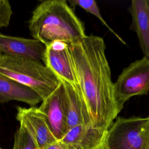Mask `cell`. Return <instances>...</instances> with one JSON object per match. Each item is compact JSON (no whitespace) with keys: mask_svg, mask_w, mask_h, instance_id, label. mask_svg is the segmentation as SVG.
<instances>
[{"mask_svg":"<svg viewBox=\"0 0 149 149\" xmlns=\"http://www.w3.org/2000/svg\"><path fill=\"white\" fill-rule=\"evenodd\" d=\"M45 45L34 38H26L0 33V52L16 56L42 61Z\"/></svg>","mask_w":149,"mask_h":149,"instance_id":"cell-10","label":"cell"},{"mask_svg":"<svg viewBox=\"0 0 149 149\" xmlns=\"http://www.w3.org/2000/svg\"><path fill=\"white\" fill-rule=\"evenodd\" d=\"M42 149H76L73 146L67 144L61 140H58L50 144L47 145Z\"/></svg>","mask_w":149,"mask_h":149,"instance_id":"cell-17","label":"cell"},{"mask_svg":"<svg viewBox=\"0 0 149 149\" xmlns=\"http://www.w3.org/2000/svg\"><path fill=\"white\" fill-rule=\"evenodd\" d=\"M149 92V59L143 56L125 68L113 84L114 98L121 111L125 103Z\"/></svg>","mask_w":149,"mask_h":149,"instance_id":"cell-5","label":"cell"},{"mask_svg":"<svg viewBox=\"0 0 149 149\" xmlns=\"http://www.w3.org/2000/svg\"><path fill=\"white\" fill-rule=\"evenodd\" d=\"M29 30L44 45L55 41L70 44L87 35L83 23L65 0L40 2L29 21Z\"/></svg>","mask_w":149,"mask_h":149,"instance_id":"cell-2","label":"cell"},{"mask_svg":"<svg viewBox=\"0 0 149 149\" xmlns=\"http://www.w3.org/2000/svg\"><path fill=\"white\" fill-rule=\"evenodd\" d=\"M16 119L31 132L38 149H42L57 139L52 133L42 112L36 107L28 108L17 107Z\"/></svg>","mask_w":149,"mask_h":149,"instance_id":"cell-8","label":"cell"},{"mask_svg":"<svg viewBox=\"0 0 149 149\" xmlns=\"http://www.w3.org/2000/svg\"><path fill=\"white\" fill-rule=\"evenodd\" d=\"M38 109L44 114L53 135L61 140L67 132L65 88L62 81L57 88L42 101Z\"/></svg>","mask_w":149,"mask_h":149,"instance_id":"cell-7","label":"cell"},{"mask_svg":"<svg viewBox=\"0 0 149 149\" xmlns=\"http://www.w3.org/2000/svg\"><path fill=\"white\" fill-rule=\"evenodd\" d=\"M69 3L72 5V6H80V8L85 10L86 12L95 16L105 27H107V28L110 31H111L112 34H113L116 36V37L121 42H122L124 44H126L124 40L110 27V26L107 24L105 19L102 17L100 12V9L98 6L96 1L94 0H72L69 1Z\"/></svg>","mask_w":149,"mask_h":149,"instance_id":"cell-15","label":"cell"},{"mask_svg":"<svg viewBox=\"0 0 149 149\" xmlns=\"http://www.w3.org/2000/svg\"><path fill=\"white\" fill-rule=\"evenodd\" d=\"M14 137L13 149H38L33 135L23 123H20Z\"/></svg>","mask_w":149,"mask_h":149,"instance_id":"cell-14","label":"cell"},{"mask_svg":"<svg viewBox=\"0 0 149 149\" xmlns=\"http://www.w3.org/2000/svg\"><path fill=\"white\" fill-rule=\"evenodd\" d=\"M128 10L132 20L130 29L137 36L144 56L149 59V0H133Z\"/></svg>","mask_w":149,"mask_h":149,"instance_id":"cell-11","label":"cell"},{"mask_svg":"<svg viewBox=\"0 0 149 149\" xmlns=\"http://www.w3.org/2000/svg\"><path fill=\"white\" fill-rule=\"evenodd\" d=\"M149 116L118 117L108 130L104 149H146Z\"/></svg>","mask_w":149,"mask_h":149,"instance_id":"cell-4","label":"cell"},{"mask_svg":"<svg viewBox=\"0 0 149 149\" xmlns=\"http://www.w3.org/2000/svg\"><path fill=\"white\" fill-rule=\"evenodd\" d=\"M62 81L66 98L67 131L79 125H91L87 107L79 90L68 82Z\"/></svg>","mask_w":149,"mask_h":149,"instance_id":"cell-12","label":"cell"},{"mask_svg":"<svg viewBox=\"0 0 149 149\" xmlns=\"http://www.w3.org/2000/svg\"><path fill=\"white\" fill-rule=\"evenodd\" d=\"M146 149H149V138H148V140L147 145V147H146Z\"/></svg>","mask_w":149,"mask_h":149,"instance_id":"cell-18","label":"cell"},{"mask_svg":"<svg viewBox=\"0 0 149 149\" xmlns=\"http://www.w3.org/2000/svg\"><path fill=\"white\" fill-rule=\"evenodd\" d=\"M0 149H2V148H0Z\"/></svg>","mask_w":149,"mask_h":149,"instance_id":"cell-19","label":"cell"},{"mask_svg":"<svg viewBox=\"0 0 149 149\" xmlns=\"http://www.w3.org/2000/svg\"><path fill=\"white\" fill-rule=\"evenodd\" d=\"M80 94L93 126L108 130L118 116L105 44L99 36L86 35L69 44Z\"/></svg>","mask_w":149,"mask_h":149,"instance_id":"cell-1","label":"cell"},{"mask_svg":"<svg viewBox=\"0 0 149 149\" xmlns=\"http://www.w3.org/2000/svg\"><path fill=\"white\" fill-rule=\"evenodd\" d=\"M12 15L10 2L8 0H0V28L8 26Z\"/></svg>","mask_w":149,"mask_h":149,"instance_id":"cell-16","label":"cell"},{"mask_svg":"<svg viewBox=\"0 0 149 149\" xmlns=\"http://www.w3.org/2000/svg\"><path fill=\"white\" fill-rule=\"evenodd\" d=\"M0 74L30 88L38 94L42 101L48 97L62 82L41 61L1 52Z\"/></svg>","mask_w":149,"mask_h":149,"instance_id":"cell-3","label":"cell"},{"mask_svg":"<svg viewBox=\"0 0 149 149\" xmlns=\"http://www.w3.org/2000/svg\"><path fill=\"white\" fill-rule=\"evenodd\" d=\"M107 132L81 124L69 129L61 141L76 149H104Z\"/></svg>","mask_w":149,"mask_h":149,"instance_id":"cell-9","label":"cell"},{"mask_svg":"<svg viewBox=\"0 0 149 149\" xmlns=\"http://www.w3.org/2000/svg\"><path fill=\"white\" fill-rule=\"evenodd\" d=\"M15 100L24 102L30 107L42 101L34 90L0 74V103Z\"/></svg>","mask_w":149,"mask_h":149,"instance_id":"cell-13","label":"cell"},{"mask_svg":"<svg viewBox=\"0 0 149 149\" xmlns=\"http://www.w3.org/2000/svg\"><path fill=\"white\" fill-rule=\"evenodd\" d=\"M42 61L44 65L61 81L68 82L79 90L73 61L68 44L55 41L45 45Z\"/></svg>","mask_w":149,"mask_h":149,"instance_id":"cell-6","label":"cell"}]
</instances>
